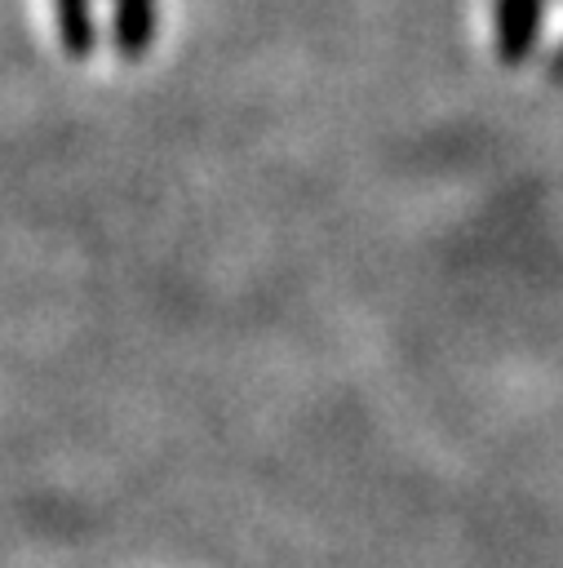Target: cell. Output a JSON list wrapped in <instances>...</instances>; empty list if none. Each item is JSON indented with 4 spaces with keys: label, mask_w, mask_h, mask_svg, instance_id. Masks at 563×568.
I'll return each mask as SVG.
<instances>
[{
    "label": "cell",
    "mask_w": 563,
    "mask_h": 568,
    "mask_svg": "<svg viewBox=\"0 0 563 568\" xmlns=\"http://www.w3.org/2000/svg\"><path fill=\"white\" fill-rule=\"evenodd\" d=\"M53 9H58L62 49L71 58L93 53V13H89V0H53ZM155 22H160L155 0H115V49L124 58H142L151 49V40H155Z\"/></svg>",
    "instance_id": "6da1fadb"
},
{
    "label": "cell",
    "mask_w": 563,
    "mask_h": 568,
    "mask_svg": "<svg viewBox=\"0 0 563 568\" xmlns=\"http://www.w3.org/2000/svg\"><path fill=\"white\" fill-rule=\"evenodd\" d=\"M541 0H497L492 4V27H497V58L501 62H523L541 36Z\"/></svg>",
    "instance_id": "7a4b0ae2"
},
{
    "label": "cell",
    "mask_w": 563,
    "mask_h": 568,
    "mask_svg": "<svg viewBox=\"0 0 563 568\" xmlns=\"http://www.w3.org/2000/svg\"><path fill=\"white\" fill-rule=\"evenodd\" d=\"M550 71H554V80H563V49L554 53V62H550Z\"/></svg>",
    "instance_id": "3957f363"
}]
</instances>
